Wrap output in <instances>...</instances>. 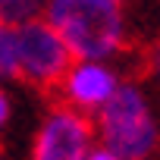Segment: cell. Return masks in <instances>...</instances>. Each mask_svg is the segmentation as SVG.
<instances>
[{
    "label": "cell",
    "instance_id": "obj_10",
    "mask_svg": "<svg viewBox=\"0 0 160 160\" xmlns=\"http://www.w3.org/2000/svg\"><path fill=\"white\" fill-rule=\"evenodd\" d=\"M104 3H113V7H122V0H104Z\"/></svg>",
    "mask_w": 160,
    "mask_h": 160
},
{
    "label": "cell",
    "instance_id": "obj_11",
    "mask_svg": "<svg viewBox=\"0 0 160 160\" xmlns=\"http://www.w3.org/2000/svg\"><path fill=\"white\" fill-rule=\"evenodd\" d=\"M0 28H3V22H0Z\"/></svg>",
    "mask_w": 160,
    "mask_h": 160
},
{
    "label": "cell",
    "instance_id": "obj_5",
    "mask_svg": "<svg viewBox=\"0 0 160 160\" xmlns=\"http://www.w3.org/2000/svg\"><path fill=\"white\" fill-rule=\"evenodd\" d=\"M116 88V72L98 66V63H85V66H72L63 88L50 98V104H66V107H75L91 116V110H98L110 91Z\"/></svg>",
    "mask_w": 160,
    "mask_h": 160
},
{
    "label": "cell",
    "instance_id": "obj_1",
    "mask_svg": "<svg viewBox=\"0 0 160 160\" xmlns=\"http://www.w3.org/2000/svg\"><path fill=\"white\" fill-rule=\"evenodd\" d=\"M47 19L75 60H101L122 44L119 7L104 0H47Z\"/></svg>",
    "mask_w": 160,
    "mask_h": 160
},
{
    "label": "cell",
    "instance_id": "obj_7",
    "mask_svg": "<svg viewBox=\"0 0 160 160\" xmlns=\"http://www.w3.org/2000/svg\"><path fill=\"white\" fill-rule=\"evenodd\" d=\"M0 78H16V57H13V32L0 28Z\"/></svg>",
    "mask_w": 160,
    "mask_h": 160
},
{
    "label": "cell",
    "instance_id": "obj_9",
    "mask_svg": "<svg viewBox=\"0 0 160 160\" xmlns=\"http://www.w3.org/2000/svg\"><path fill=\"white\" fill-rule=\"evenodd\" d=\"M85 160H119V157H116V154H110V151L104 148V151H94V154H91V157H85Z\"/></svg>",
    "mask_w": 160,
    "mask_h": 160
},
{
    "label": "cell",
    "instance_id": "obj_2",
    "mask_svg": "<svg viewBox=\"0 0 160 160\" xmlns=\"http://www.w3.org/2000/svg\"><path fill=\"white\" fill-rule=\"evenodd\" d=\"M98 122L104 148L119 160H148L160 148V132L132 82L110 91V98L98 107Z\"/></svg>",
    "mask_w": 160,
    "mask_h": 160
},
{
    "label": "cell",
    "instance_id": "obj_12",
    "mask_svg": "<svg viewBox=\"0 0 160 160\" xmlns=\"http://www.w3.org/2000/svg\"><path fill=\"white\" fill-rule=\"evenodd\" d=\"M0 3H3V0H0Z\"/></svg>",
    "mask_w": 160,
    "mask_h": 160
},
{
    "label": "cell",
    "instance_id": "obj_6",
    "mask_svg": "<svg viewBox=\"0 0 160 160\" xmlns=\"http://www.w3.org/2000/svg\"><path fill=\"white\" fill-rule=\"evenodd\" d=\"M47 0H3L0 3V22L3 28H16L22 22H32L38 13H44Z\"/></svg>",
    "mask_w": 160,
    "mask_h": 160
},
{
    "label": "cell",
    "instance_id": "obj_3",
    "mask_svg": "<svg viewBox=\"0 0 160 160\" xmlns=\"http://www.w3.org/2000/svg\"><path fill=\"white\" fill-rule=\"evenodd\" d=\"M13 57H16V78L41 91L47 101L63 88L75 63L60 32L50 22H38V19L13 28Z\"/></svg>",
    "mask_w": 160,
    "mask_h": 160
},
{
    "label": "cell",
    "instance_id": "obj_8",
    "mask_svg": "<svg viewBox=\"0 0 160 160\" xmlns=\"http://www.w3.org/2000/svg\"><path fill=\"white\" fill-rule=\"evenodd\" d=\"M7 116H10V98L0 91V129H3V122H7Z\"/></svg>",
    "mask_w": 160,
    "mask_h": 160
},
{
    "label": "cell",
    "instance_id": "obj_4",
    "mask_svg": "<svg viewBox=\"0 0 160 160\" xmlns=\"http://www.w3.org/2000/svg\"><path fill=\"white\" fill-rule=\"evenodd\" d=\"M91 138L94 122L88 113L66 104H53V113L47 116V122L35 138L32 160H85Z\"/></svg>",
    "mask_w": 160,
    "mask_h": 160
}]
</instances>
